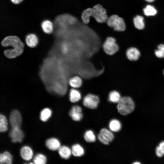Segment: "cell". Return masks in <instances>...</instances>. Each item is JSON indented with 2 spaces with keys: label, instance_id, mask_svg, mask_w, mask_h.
<instances>
[{
  "label": "cell",
  "instance_id": "obj_1",
  "mask_svg": "<svg viewBox=\"0 0 164 164\" xmlns=\"http://www.w3.org/2000/svg\"><path fill=\"white\" fill-rule=\"evenodd\" d=\"M1 44L4 47L11 46L12 47L4 51L5 55L9 58H15L23 52L24 44L16 36H11L5 37L2 41Z\"/></svg>",
  "mask_w": 164,
  "mask_h": 164
},
{
  "label": "cell",
  "instance_id": "obj_2",
  "mask_svg": "<svg viewBox=\"0 0 164 164\" xmlns=\"http://www.w3.org/2000/svg\"><path fill=\"white\" fill-rule=\"evenodd\" d=\"M135 105L132 99L129 97H121L118 103L117 109L121 115H126L132 112L134 110Z\"/></svg>",
  "mask_w": 164,
  "mask_h": 164
},
{
  "label": "cell",
  "instance_id": "obj_3",
  "mask_svg": "<svg viewBox=\"0 0 164 164\" xmlns=\"http://www.w3.org/2000/svg\"><path fill=\"white\" fill-rule=\"evenodd\" d=\"M107 21L108 26L114 30L122 31L125 29L126 26L123 19L117 15L111 16Z\"/></svg>",
  "mask_w": 164,
  "mask_h": 164
},
{
  "label": "cell",
  "instance_id": "obj_4",
  "mask_svg": "<svg viewBox=\"0 0 164 164\" xmlns=\"http://www.w3.org/2000/svg\"><path fill=\"white\" fill-rule=\"evenodd\" d=\"M92 16L100 23L104 22L108 19L106 9L100 4L95 5L92 8Z\"/></svg>",
  "mask_w": 164,
  "mask_h": 164
},
{
  "label": "cell",
  "instance_id": "obj_5",
  "mask_svg": "<svg viewBox=\"0 0 164 164\" xmlns=\"http://www.w3.org/2000/svg\"><path fill=\"white\" fill-rule=\"evenodd\" d=\"M103 48L107 54L111 55L115 53L118 50L115 39L111 37L107 38L103 44Z\"/></svg>",
  "mask_w": 164,
  "mask_h": 164
},
{
  "label": "cell",
  "instance_id": "obj_6",
  "mask_svg": "<svg viewBox=\"0 0 164 164\" xmlns=\"http://www.w3.org/2000/svg\"><path fill=\"white\" fill-rule=\"evenodd\" d=\"M99 102V99L98 96L93 94H89L84 98L83 104L87 108L94 109L97 108Z\"/></svg>",
  "mask_w": 164,
  "mask_h": 164
},
{
  "label": "cell",
  "instance_id": "obj_7",
  "mask_svg": "<svg viewBox=\"0 0 164 164\" xmlns=\"http://www.w3.org/2000/svg\"><path fill=\"white\" fill-rule=\"evenodd\" d=\"M9 119L12 128H20L22 118L20 113L18 111H12L10 114Z\"/></svg>",
  "mask_w": 164,
  "mask_h": 164
},
{
  "label": "cell",
  "instance_id": "obj_8",
  "mask_svg": "<svg viewBox=\"0 0 164 164\" xmlns=\"http://www.w3.org/2000/svg\"><path fill=\"white\" fill-rule=\"evenodd\" d=\"M9 135L13 142H21L24 137L23 133L20 128H12Z\"/></svg>",
  "mask_w": 164,
  "mask_h": 164
},
{
  "label": "cell",
  "instance_id": "obj_9",
  "mask_svg": "<svg viewBox=\"0 0 164 164\" xmlns=\"http://www.w3.org/2000/svg\"><path fill=\"white\" fill-rule=\"evenodd\" d=\"M82 108L78 105L72 107L69 112V115L73 120L75 121H80L83 117Z\"/></svg>",
  "mask_w": 164,
  "mask_h": 164
},
{
  "label": "cell",
  "instance_id": "obj_10",
  "mask_svg": "<svg viewBox=\"0 0 164 164\" xmlns=\"http://www.w3.org/2000/svg\"><path fill=\"white\" fill-rule=\"evenodd\" d=\"M126 55L128 58L131 61H136L139 58L140 53L139 50L133 47L128 48L126 51Z\"/></svg>",
  "mask_w": 164,
  "mask_h": 164
},
{
  "label": "cell",
  "instance_id": "obj_11",
  "mask_svg": "<svg viewBox=\"0 0 164 164\" xmlns=\"http://www.w3.org/2000/svg\"><path fill=\"white\" fill-rule=\"evenodd\" d=\"M20 154L22 158L24 160L29 161L32 158L33 151L31 148L27 146H25L21 148Z\"/></svg>",
  "mask_w": 164,
  "mask_h": 164
},
{
  "label": "cell",
  "instance_id": "obj_12",
  "mask_svg": "<svg viewBox=\"0 0 164 164\" xmlns=\"http://www.w3.org/2000/svg\"><path fill=\"white\" fill-rule=\"evenodd\" d=\"M46 145L49 149L53 151L58 149L60 147L59 141L55 138L48 139L46 141Z\"/></svg>",
  "mask_w": 164,
  "mask_h": 164
},
{
  "label": "cell",
  "instance_id": "obj_13",
  "mask_svg": "<svg viewBox=\"0 0 164 164\" xmlns=\"http://www.w3.org/2000/svg\"><path fill=\"white\" fill-rule=\"evenodd\" d=\"M26 42L27 45L29 46L30 47H34L38 44V40L37 37L35 34H30L26 36Z\"/></svg>",
  "mask_w": 164,
  "mask_h": 164
},
{
  "label": "cell",
  "instance_id": "obj_14",
  "mask_svg": "<svg viewBox=\"0 0 164 164\" xmlns=\"http://www.w3.org/2000/svg\"><path fill=\"white\" fill-rule=\"evenodd\" d=\"M59 153L63 159H69L72 153L71 150L68 147L66 146H60L58 149Z\"/></svg>",
  "mask_w": 164,
  "mask_h": 164
},
{
  "label": "cell",
  "instance_id": "obj_15",
  "mask_svg": "<svg viewBox=\"0 0 164 164\" xmlns=\"http://www.w3.org/2000/svg\"><path fill=\"white\" fill-rule=\"evenodd\" d=\"M72 154L75 156L80 157L84 154V150L82 147L78 144L73 145L71 148Z\"/></svg>",
  "mask_w": 164,
  "mask_h": 164
},
{
  "label": "cell",
  "instance_id": "obj_16",
  "mask_svg": "<svg viewBox=\"0 0 164 164\" xmlns=\"http://www.w3.org/2000/svg\"><path fill=\"white\" fill-rule=\"evenodd\" d=\"M12 156L8 152H5L0 154L1 164H11L12 163Z\"/></svg>",
  "mask_w": 164,
  "mask_h": 164
},
{
  "label": "cell",
  "instance_id": "obj_17",
  "mask_svg": "<svg viewBox=\"0 0 164 164\" xmlns=\"http://www.w3.org/2000/svg\"><path fill=\"white\" fill-rule=\"evenodd\" d=\"M133 22L135 27L138 29H142L145 27L144 18L142 16L137 15L133 19Z\"/></svg>",
  "mask_w": 164,
  "mask_h": 164
},
{
  "label": "cell",
  "instance_id": "obj_18",
  "mask_svg": "<svg viewBox=\"0 0 164 164\" xmlns=\"http://www.w3.org/2000/svg\"><path fill=\"white\" fill-rule=\"evenodd\" d=\"M69 97L70 101L74 103L78 101L81 99V95L78 91L73 89L70 90Z\"/></svg>",
  "mask_w": 164,
  "mask_h": 164
},
{
  "label": "cell",
  "instance_id": "obj_19",
  "mask_svg": "<svg viewBox=\"0 0 164 164\" xmlns=\"http://www.w3.org/2000/svg\"><path fill=\"white\" fill-rule=\"evenodd\" d=\"M41 26L43 31L46 33H51L53 31V24L50 20L44 21L42 23Z\"/></svg>",
  "mask_w": 164,
  "mask_h": 164
},
{
  "label": "cell",
  "instance_id": "obj_20",
  "mask_svg": "<svg viewBox=\"0 0 164 164\" xmlns=\"http://www.w3.org/2000/svg\"><path fill=\"white\" fill-rule=\"evenodd\" d=\"M92 9L89 8L84 10L81 15V19L85 24L88 23L90 21V18L92 16Z\"/></svg>",
  "mask_w": 164,
  "mask_h": 164
},
{
  "label": "cell",
  "instance_id": "obj_21",
  "mask_svg": "<svg viewBox=\"0 0 164 164\" xmlns=\"http://www.w3.org/2000/svg\"><path fill=\"white\" fill-rule=\"evenodd\" d=\"M109 127L111 131L114 132H118L121 128V124L118 120L114 119L110 121Z\"/></svg>",
  "mask_w": 164,
  "mask_h": 164
},
{
  "label": "cell",
  "instance_id": "obj_22",
  "mask_svg": "<svg viewBox=\"0 0 164 164\" xmlns=\"http://www.w3.org/2000/svg\"><path fill=\"white\" fill-rule=\"evenodd\" d=\"M100 133L104 138L109 142H111L114 139V136L113 133L106 128H104L101 129Z\"/></svg>",
  "mask_w": 164,
  "mask_h": 164
},
{
  "label": "cell",
  "instance_id": "obj_23",
  "mask_svg": "<svg viewBox=\"0 0 164 164\" xmlns=\"http://www.w3.org/2000/svg\"><path fill=\"white\" fill-rule=\"evenodd\" d=\"M121 98L120 94L116 91H111L109 95V101L113 103H118Z\"/></svg>",
  "mask_w": 164,
  "mask_h": 164
},
{
  "label": "cell",
  "instance_id": "obj_24",
  "mask_svg": "<svg viewBox=\"0 0 164 164\" xmlns=\"http://www.w3.org/2000/svg\"><path fill=\"white\" fill-rule=\"evenodd\" d=\"M69 83L71 86L74 88H77L80 87L81 86L82 81L80 77L75 76L70 80Z\"/></svg>",
  "mask_w": 164,
  "mask_h": 164
},
{
  "label": "cell",
  "instance_id": "obj_25",
  "mask_svg": "<svg viewBox=\"0 0 164 164\" xmlns=\"http://www.w3.org/2000/svg\"><path fill=\"white\" fill-rule=\"evenodd\" d=\"M51 115V111L49 108H46L42 110L40 114V118L43 121H45L50 117Z\"/></svg>",
  "mask_w": 164,
  "mask_h": 164
},
{
  "label": "cell",
  "instance_id": "obj_26",
  "mask_svg": "<svg viewBox=\"0 0 164 164\" xmlns=\"http://www.w3.org/2000/svg\"><path fill=\"white\" fill-rule=\"evenodd\" d=\"M144 14L147 16H154L155 15L157 11L155 8L153 6L148 5L143 9Z\"/></svg>",
  "mask_w": 164,
  "mask_h": 164
},
{
  "label": "cell",
  "instance_id": "obj_27",
  "mask_svg": "<svg viewBox=\"0 0 164 164\" xmlns=\"http://www.w3.org/2000/svg\"><path fill=\"white\" fill-rule=\"evenodd\" d=\"M84 137L86 141L88 142H94L96 139L93 132L91 130H88L85 132Z\"/></svg>",
  "mask_w": 164,
  "mask_h": 164
},
{
  "label": "cell",
  "instance_id": "obj_28",
  "mask_svg": "<svg viewBox=\"0 0 164 164\" xmlns=\"http://www.w3.org/2000/svg\"><path fill=\"white\" fill-rule=\"evenodd\" d=\"M8 123L5 117L1 114L0 115V131L4 132L8 129Z\"/></svg>",
  "mask_w": 164,
  "mask_h": 164
},
{
  "label": "cell",
  "instance_id": "obj_29",
  "mask_svg": "<svg viewBox=\"0 0 164 164\" xmlns=\"http://www.w3.org/2000/svg\"><path fill=\"white\" fill-rule=\"evenodd\" d=\"M33 162L36 164H45L46 163V158L44 155L39 154L35 156Z\"/></svg>",
  "mask_w": 164,
  "mask_h": 164
},
{
  "label": "cell",
  "instance_id": "obj_30",
  "mask_svg": "<svg viewBox=\"0 0 164 164\" xmlns=\"http://www.w3.org/2000/svg\"><path fill=\"white\" fill-rule=\"evenodd\" d=\"M155 53L156 56L159 58L164 57V45L160 44L157 47V49L155 50Z\"/></svg>",
  "mask_w": 164,
  "mask_h": 164
},
{
  "label": "cell",
  "instance_id": "obj_31",
  "mask_svg": "<svg viewBox=\"0 0 164 164\" xmlns=\"http://www.w3.org/2000/svg\"><path fill=\"white\" fill-rule=\"evenodd\" d=\"M156 155L159 157H161L164 155V141L160 142L156 148Z\"/></svg>",
  "mask_w": 164,
  "mask_h": 164
},
{
  "label": "cell",
  "instance_id": "obj_32",
  "mask_svg": "<svg viewBox=\"0 0 164 164\" xmlns=\"http://www.w3.org/2000/svg\"><path fill=\"white\" fill-rule=\"evenodd\" d=\"M98 138L100 142L104 145H108L110 142L104 139L100 133L98 135Z\"/></svg>",
  "mask_w": 164,
  "mask_h": 164
},
{
  "label": "cell",
  "instance_id": "obj_33",
  "mask_svg": "<svg viewBox=\"0 0 164 164\" xmlns=\"http://www.w3.org/2000/svg\"><path fill=\"white\" fill-rule=\"evenodd\" d=\"M68 46L65 43L63 44L62 46V50L63 52L66 53L68 51Z\"/></svg>",
  "mask_w": 164,
  "mask_h": 164
},
{
  "label": "cell",
  "instance_id": "obj_34",
  "mask_svg": "<svg viewBox=\"0 0 164 164\" xmlns=\"http://www.w3.org/2000/svg\"><path fill=\"white\" fill-rule=\"evenodd\" d=\"M12 2L15 4H18L23 1V0H11Z\"/></svg>",
  "mask_w": 164,
  "mask_h": 164
},
{
  "label": "cell",
  "instance_id": "obj_35",
  "mask_svg": "<svg viewBox=\"0 0 164 164\" xmlns=\"http://www.w3.org/2000/svg\"><path fill=\"white\" fill-rule=\"evenodd\" d=\"M146 1L149 2H153L155 0H145Z\"/></svg>",
  "mask_w": 164,
  "mask_h": 164
},
{
  "label": "cell",
  "instance_id": "obj_36",
  "mask_svg": "<svg viewBox=\"0 0 164 164\" xmlns=\"http://www.w3.org/2000/svg\"><path fill=\"white\" fill-rule=\"evenodd\" d=\"M140 163L138 162H135L133 163V164H140Z\"/></svg>",
  "mask_w": 164,
  "mask_h": 164
},
{
  "label": "cell",
  "instance_id": "obj_37",
  "mask_svg": "<svg viewBox=\"0 0 164 164\" xmlns=\"http://www.w3.org/2000/svg\"><path fill=\"white\" fill-rule=\"evenodd\" d=\"M163 74L164 75V71H163Z\"/></svg>",
  "mask_w": 164,
  "mask_h": 164
}]
</instances>
